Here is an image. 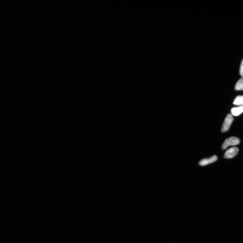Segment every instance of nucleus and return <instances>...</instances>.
<instances>
[{
	"label": "nucleus",
	"mask_w": 243,
	"mask_h": 243,
	"mask_svg": "<svg viewBox=\"0 0 243 243\" xmlns=\"http://www.w3.org/2000/svg\"><path fill=\"white\" fill-rule=\"evenodd\" d=\"M240 76H243V59L242 61L240 69Z\"/></svg>",
	"instance_id": "8"
},
{
	"label": "nucleus",
	"mask_w": 243,
	"mask_h": 243,
	"mask_svg": "<svg viewBox=\"0 0 243 243\" xmlns=\"http://www.w3.org/2000/svg\"><path fill=\"white\" fill-rule=\"evenodd\" d=\"M243 112V106L238 108H234L231 109V113L234 116H237Z\"/></svg>",
	"instance_id": "5"
},
{
	"label": "nucleus",
	"mask_w": 243,
	"mask_h": 243,
	"mask_svg": "<svg viewBox=\"0 0 243 243\" xmlns=\"http://www.w3.org/2000/svg\"><path fill=\"white\" fill-rule=\"evenodd\" d=\"M240 143V140L238 138L231 137L227 138L223 144L222 148L225 149L229 146H235L238 145Z\"/></svg>",
	"instance_id": "1"
},
{
	"label": "nucleus",
	"mask_w": 243,
	"mask_h": 243,
	"mask_svg": "<svg viewBox=\"0 0 243 243\" xmlns=\"http://www.w3.org/2000/svg\"><path fill=\"white\" fill-rule=\"evenodd\" d=\"M233 120V118L231 115L229 114L227 116L223 125L222 129H221V132H225L229 130L230 127Z\"/></svg>",
	"instance_id": "2"
},
{
	"label": "nucleus",
	"mask_w": 243,
	"mask_h": 243,
	"mask_svg": "<svg viewBox=\"0 0 243 243\" xmlns=\"http://www.w3.org/2000/svg\"><path fill=\"white\" fill-rule=\"evenodd\" d=\"M235 89L236 90H243V76L237 82Z\"/></svg>",
	"instance_id": "7"
},
{
	"label": "nucleus",
	"mask_w": 243,
	"mask_h": 243,
	"mask_svg": "<svg viewBox=\"0 0 243 243\" xmlns=\"http://www.w3.org/2000/svg\"><path fill=\"white\" fill-rule=\"evenodd\" d=\"M239 151V149L236 147H234L227 150L224 155V158L230 159L233 158L237 154Z\"/></svg>",
	"instance_id": "3"
},
{
	"label": "nucleus",
	"mask_w": 243,
	"mask_h": 243,
	"mask_svg": "<svg viewBox=\"0 0 243 243\" xmlns=\"http://www.w3.org/2000/svg\"><path fill=\"white\" fill-rule=\"evenodd\" d=\"M218 159L217 156H213L209 158L202 159L199 162V164L201 166H205L210 164L212 163Z\"/></svg>",
	"instance_id": "4"
},
{
	"label": "nucleus",
	"mask_w": 243,
	"mask_h": 243,
	"mask_svg": "<svg viewBox=\"0 0 243 243\" xmlns=\"http://www.w3.org/2000/svg\"><path fill=\"white\" fill-rule=\"evenodd\" d=\"M234 105L240 106H243V96H239L235 99L233 103Z\"/></svg>",
	"instance_id": "6"
}]
</instances>
